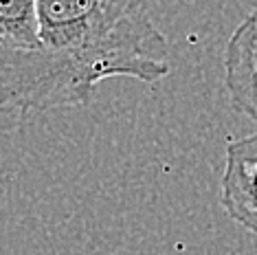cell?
Wrapping results in <instances>:
<instances>
[{
  "label": "cell",
  "mask_w": 257,
  "mask_h": 255,
  "mask_svg": "<svg viewBox=\"0 0 257 255\" xmlns=\"http://www.w3.org/2000/svg\"><path fill=\"white\" fill-rule=\"evenodd\" d=\"M222 68L231 108L257 121V9L231 33Z\"/></svg>",
  "instance_id": "cell-3"
},
{
  "label": "cell",
  "mask_w": 257,
  "mask_h": 255,
  "mask_svg": "<svg viewBox=\"0 0 257 255\" xmlns=\"http://www.w3.org/2000/svg\"><path fill=\"white\" fill-rule=\"evenodd\" d=\"M220 207L233 222L257 235V135L226 146Z\"/></svg>",
  "instance_id": "cell-2"
},
{
  "label": "cell",
  "mask_w": 257,
  "mask_h": 255,
  "mask_svg": "<svg viewBox=\"0 0 257 255\" xmlns=\"http://www.w3.org/2000/svg\"><path fill=\"white\" fill-rule=\"evenodd\" d=\"M38 22L62 108L88 106L103 79L156 84L169 75L150 0H40Z\"/></svg>",
  "instance_id": "cell-1"
},
{
  "label": "cell",
  "mask_w": 257,
  "mask_h": 255,
  "mask_svg": "<svg viewBox=\"0 0 257 255\" xmlns=\"http://www.w3.org/2000/svg\"><path fill=\"white\" fill-rule=\"evenodd\" d=\"M40 0H0V60L38 51Z\"/></svg>",
  "instance_id": "cell-4"
}]
</instances>
